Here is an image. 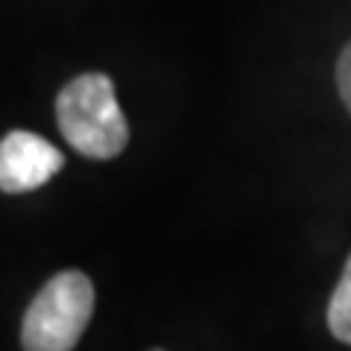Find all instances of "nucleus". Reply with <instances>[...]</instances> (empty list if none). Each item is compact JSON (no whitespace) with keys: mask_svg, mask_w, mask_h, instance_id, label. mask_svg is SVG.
Here are the masks:
<instances>
[{"mask_svg":"<svg viewBox=\"0 0 351 351\" xmlns=\"http://www.w3.org/2000/svg\"><path fill=\"white\" fill-rule=\"evenodd\" d=\"M56 120L64 141L85 158H114L129 144V123L106 73H82L56 97Z\"/></svg>","mask_w":351,"mask_h":351,"instance_id":"f257e3e1","label":"nucleus"},{"mask_svg":"<svg viewBox=\"0 0 351 351\" xmlns=\"http://www.w3.org/2000/svg\"><path fill=\"white\" fill-rule=\"evenodd\" d=\"M94 313V284L80 269L53 276L36 293L21 325L24 351H73Z\"/></svg>","mask_w":351,"mask_h":351,"instance_id":"f03ea898","label":"nucleus"},{"mask_svg":"<svg viewBox=\"0 0 351 351\" xmlns=\"http://www.w3.org/2000/svg\"><path fill=\"white\" fill-rule=\"evenodd\" d=\"M64 156L41 135L15 129L0 141V191L29 193L62 170Z\"/></svg>","mask_w":351,"mask_h":351,"instance_id":"7ed1b4c3","label":"nucleus"},{"mask_svg":"<svg viewBox=\"0 0 351 351\" xmlns=\"http://www.w3.org/2000/svg\"><path fill=\"white\" fill-rule=\"evenodd\" d=\"M328 328L339 343L351 346V255L343 267V276H339L331 304H328Z\"/></svg>","mask_w":351,"mask_h":351,"instance_id":"20e7f679","label":"nucleus"},{"mask_svg":"<svg viewBox=\"0 0 351 351\" xmlns=\"http://www.w3.org/2000/svg\"><path fill=\"white\" fill-rule=\"evenodd\" d=\"M337 91L351 114V41L346 44V50L339 53V62H337Z\"/></svg>","mask_w":351,"mask_h":351,"instance_id":"39448f33","label":"nucleus"},{"mask_svg":"<svg viewBox=\"0 0 351 351\" xmlns=\"http://www.w3.org/2000/svg\"><path fill=\"white\" fill-rule=\"evenodd\" d=\"M156 351H161V348H156Z\"/></svg>","mask_w":351,"mask_h":351,"instance_id":"423d86ee","label":"nucleus"}]
</instances>
